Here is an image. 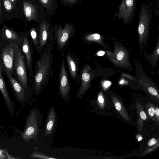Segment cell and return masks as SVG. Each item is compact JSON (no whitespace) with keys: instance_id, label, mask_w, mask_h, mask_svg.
<instances>
[{"instance_id":"4","label":"cell","mask_w":159,"mask_h":159,"mask_svg":"<svg viewBox=\"0 0 159 159\" xmlns=\"http://www.w3.org/2000/svg\"><path fill=\"white\" fill-rule=\"evenodd\" d=\"M137 0H122L117 7L118 11L114 17L122 20L125 24L130 23L133 20L136 8Z\"/></svg>"},{"instance_id":"26","label":"cell","mask_w":159,"mask_h":159,"mask_svg":"<svg viewBox=\"0 0 159 159\" xmlns=\"http://www.w3.org/2000/svg\"><path fill=\"white\" fill-rule=\"evenodd\" d=\"M157 142V140L154 138H152L148 141V145L149 147H151L156 143Z\"/></svg>"},{"instance_id":"34","label":"cell","mask_w":159,"mask_h":159,"mask_svg":"<svg viewBox=\"0 0 159 159\" xmlns=\"http://www.w3.org/2000/svg\"><path fill=\"white\" fill-rule=\"evenodd\" d=\"M1 1L0 0V16H1V15H2V11L1 10Z\"/></svg>"},{"instance_id":"20","label":"cell","mask_w":159,"mask_h":159,"mask_svg":"<svg viewBox=\"0 0 159 159\" xmlns=\"http://www.w3.org/2000/svg\"><path fill=\"white\" fill-rule=\"evenodd\" d=\"M113 100L114 106L116 110L120 114L122 115V116L124 117V118L127 120L124 114H125V115L127 116H128L126 115L124 113V111H125L124 108L122 107L120 102L117 100L116 101L114 98V99H113Z\"/></svg>"},{"instance_id":"8","label":"cell","mask_w":159,"mask_h":159,"mask_svg":"<svg viewBox=\"0 0 159 159\" xmlns=\"http://www.w3.org/2000/svg\"><path fill=\"white\" fill-rule=\"evenodd\" d=\"M33 43L27 35L22 37V41L20 45L21 50L25 56L27 66L29 75V82L31 83L32 81L33 72L32 70L33 58Z\"/></svg>"},{"instance_id":"22","label":"cell","mask_w":159,"mask_h":159,"mask_svg":"<svg viewBox=\"0 0 159 159\" xmlns=\"http://www.w3.org/2000/svg\"><path fill=\"white\" fill-rule=\"evenodd\" d=\"M3 3L4 7L7 11H11L13 9L14 5L10 0H3Z\"/></svg>"},{"instance_id":"15","label":"cell","mask_w":159,"mask_h":159,"mask_svg":"<svg viewBox=\"0 0 159 159\" xmlns=\"http://www.w3.org/2000/svg\"><path fill=\"white\" fill-rule=\"evenodd\" d=\"M23 9L25 17L28 21H36L38 20L39 15L38 8L30 1H24Z\"/></svg>"},{"instance_id":"14","label":"cell","mask_w":159,"mask_h":159,"mask_svg":"<svg viewBox=\"0 0 159 159\" xmlns=\"http://www.w3.org/2000/svg\"><path fill=\"white\" fill-rule=\"evenodd\" d=\"M2 65L0 61V90L4 98L6 105L10 113L12 114L15 110V106L7 91L2 74Z\"/></svg>"},{"instance_id":"33","label":"cell","mask_w":159,"mask_h":159,"mask_svg":"<svg viewBox=\"0 0 159 159\" xmlns=\"http://www.w3.org/2000/svg\"><path fill=\"white\" fill-rule=\"evenodd\" d=\"M4 150L3 149H2L1 148L0 145V154L2 152H4Z\"/></svg>"},{"instance_id":"23","label":"cell","mask_w":159,"mask_h":159,"mask_svg":"<svg viewBox=\"0 0 159 159\" xmlns=\"http://www.w3.org/2000/svg\"><path fill=\"white\" fill-rule=\"evenodd\" d=\"M148 91L152 95L155 96H158L157 92L154 88L152 87H150L148 89Z\"/></svg>"},{"instance_id":"11","label":"cell","mask_w":159,"mask_h":159,"mask_svg":"<svg viewBox=\"0 0 159 159\" xmlns=\"http://www.w3.org/2000/svg\"><path fill=\"white\" fill-rule=\"evenodd\" d=\"M63 56L62 55L59 77V89L61 95L65 98L69 94L70 85Z\"/></svg>"},{"instance_id":"19","label":"cell","mask_w":159,"mask_h":159,"mask_svg":"<svg viewBox=\"0 0 159 159\" xmlns=\"http://www.w3.org/2000/svg\"><path fill=\"white\" fill-rule=\"evenodd\" d=\"M30 33L35 49L39 54V43L38 30L33 27L30 29Z\"/></svg>"},{"instance_id":"9","label":"cell","mask_w":159,"mask_h":159,"mask_svg":"<svg viewBox=\"0 0 159 159\" xmlns=\"http://www.w3.org/2000/svg\"><path fill=\"white\" fill-rule=\"evenodd\" d=\"M9 43L3 48L2 54L3 67L12 75L13 72L14 57L15 51V42Z\"/></svg>"},{"instance_id":"2","label":"cell","mask_w":159,"mask_h":159,"mask_svg":"<svg viewBox=\"0 0 159 159\" xmlns=\"http://www.w3.org/2000/svg\"><path fill=\"white\" fill-rule=\"evenodd\" d=\"M152 18L151 8L146 4L142 3L140 7L138 29L139 39L141 44L146 41L149 36V28Z\"/></svg>"},{"instance_id":"27","label":"cell","mask_w":159,"mask_h":159,"mask_svg":"<svg viewBox=\"0 0 159 159\" xmlns=\"http://www.w3.org/2000/svg\"><path fill=\"white\" fill-rule=\"evenodd\" d=\"M98 101L100 104H103L104 103V99L102 93L99 94L98 97Z\"/></svg>"},{"instance_id":"37","label":"cell","mask_w":159,"mask_h":159,"mask_svg":"<svg viewBox=\"0 0 159 159\" xmlns=\"http://www.w3.org/2000/svg\"><path fill=\"white\" fill-rule=\"evenodd\" d=\"M17 1L18 0H17Z\"/></svg>"},{"instance_id":"32","label":"cell","mask_w":159,"mask_h":159,"mask_svg":"<svg viewBox=\"0 0 159 159\" xmlns=\"http://www.w3.org/2000/svg\"><path fill=\"white\" fill-rule=\"evenodd\" d=\"M105 52L103 51H99L97 53V55L98 56H102L104 55Z\"/></svg>"},{"instance_id":"24","label":"cell","mask_w":159,"mask_h":159,"mask_svg":"<svg viewBox=\"0 0 159 159\" xmlns=\"http://www.w3.org/2000/svg\"><path fill=\"white\" fill-rule=\"evenodd\" d=\"M124 53L122 51H120L118 52L116 56L117 59L119 61L121 60L124 58Z\"/></svg>"},{"instance_id":"28","label":"cell","mask_w":159,"mask_h":159,"mask_svg":"<svg viewBox=\"0 0 159 159\" xmlns=\"http://www.w3.org/2000/svg\"><path fill=\"white\" fill-rule=\"evenodd\" d=\"M140 116L141 118L143 120H146L147 116L145 112L143 111H141L140 112Z\"/></svg>"},{"instance_id":"29","label":"cell","mask_w":159,"mask_h":159,"mask_svg":"<svg viewBox=\"0 0 159 159\" xmlns=\"http://www.w3.org/2000/svg\"><path fill=\"white\" fill-rule=\"evenodd\" d=\"M63 1L65 2L70 4H73L77 2L78 0H62Z\"/></svg>"},{"instance_id":"16","label":"cell","mask_w":159,"mask_h":159,"mask_svg":"<svg viewBox=\"0 0 159 159\" xmlns=\"http://www.w3.org/2000/svg\"><path fill=\"white\" fill-rule=\"evenodd\" d=\"M2 35V39L4 40L15 42L19 45H20L22 37L19 36L17 33L13 30L4 28L3 30Z\"/></svg>"},{"instance_id":"25","label":"cell","mask_w":159,"mask_h":159,"mask_svg":"<svg viewBox=\"0 0 159 159\" xmlns=\"http://www.w3.org/2000/svg\"><path fill=\"white\" fill-rule=\"evenodd\" d=\"M155 109L153 107H149L148 110L149 115L151 117H153L155 115Z\"/></svg>"},{"instance_id":"30","label":"cell","mask_w":159,"mask_h":159,"mask_svg":"<svg viewBox=\"0 0 159 159\" xmlns=\"http://www.w3.org/2000/svg\"><path fill=\"white\" fill-rule=\"evenodd\" d=\"M155 114L157 116V120H158L159 116V109L157 107L155 109Z\"/></svg>"},{"instance_id":"5","label":"cell","mask_w":159,"mask_h":159,"mask_svg":"<svg viewBox=\"0 0 159 159\" xmlns=\"http://www.w3.org/2000/svg\"><path fill=\"white\" fill-rule=\"evenodd\" d=\"M15 46L14 64L15 70L20 83L25 89H27L28 87V80L24 57L19 45L15 42Z\"/></svg>"},{"instance_id":"13","label":"cell","mask_w":159,"mask_h":159,"mask_svg":"<svg viewBox=\"0 0 159 159\" xmlns=\"http://www.w3.org/2000/svg\"><path fill=\"white\" fill-rule=\"evenodd\" d=\"M67 65L72 79L74 81H79V61L77 58L73 54L68 53L66 56Z\"/></svg>"},{"instance_id":"6","label":"cell","mask_w":159,"mask_h":159,"mask_svg":"<svg viewBox=\"0 0 159 159\" xmlns=\"http://www.w3.org/2000/svg\"><path fill=\"white\" fill-rule=\"evenodd\" d=\"M39 43V54L52 41L54 40L53 30L50 22L45 18L38 29Z\"/></svg>"},{"instance_id":"1","label":"cell","mask_w":159,"mask_h":159,"mask_svg":"<svg viewBox=\"0 0 159 159\" xmlns=\"http://www.w3.org/2000/svg\"><path fill=\"white\" fill-rule=\"evenodd\" d=\"M54 40L44 49L35 63L33 72L32 89L36 93H39L48 84L52 71L53 56L52 50Z\"/></svg>"},{"instance_id":"31","label":"cell","mask_w":159,"mask_h":159,"mask_svg":"<svg viewBox=\"0 0 159 159\" xmlns=\"http://www.w3.org/2000/svg\"><path fill=\"white\" fill-rule=\"evenodd\" d=\"M111 83L109 81H106L105 82L103 86L105 88H107L111 85Z\"/></svg>"},{"instance_id":"21","label":"cell","mask_w":159,"mask_h":159,"mask_svg":"<svg viewBox=\"0 0 159 159\" xmlns=\"http://www.w3.org/2000/svg\"><path fill=\"white\" fill-rule=\"evenodd\" d=\"M30 157L33 158H37L43 159H56V158L50 157L49 156H48L38 152H33L30 156Z\"/></svg>"},{"instance_id":"18","label":"cell","mask_w":159,"mask_h":159,"mask_svg":"<svg viewBox=\"0 0 159 159\" xmlns=\"http://www.w3.org/2000/svg\"><path fill=\"white\" fill-rule=\"evenodd\" d=\"M39 2L40 4L45 9L48 13L52 11H53L54 9L56 8L57 5L56 0H39Z\"/></svg>"},{"instance_id":"12","label":"cell","mask_w":159,"mask_h":159,"mask_svg":"<svg viewBox=\"0 0 159 159\" xmlns=\"http://www.w3.org/2000/svg\"><path fill=\"white\" fill-rule=\"evenodd\" d=\"M4 70L11 83L17 100L19 102L23 103L25 100V88L20 83L12 77L8 70Z\"/></svg>"},{"instance_id":"17","label":"cell","mask_w":159,"mask_h":159,"mask_svg":"<svg viewBox=\"0 0 159 159\" xmlns=\"http://www.w3.org/2000/svg\"><path fill=\"white\" fill-rule=\"evenodd\" d=\"M56 120V114L54 107L50 110L46 123L45 135H50L52 132Z\"/></svg>"},{"instance_id":"35","label":"cell","mask_w":159,"mask_h":159,"mask_svg":"<svg viewBox=\"0 0 159 159\" xmlns=\"http://www.w3.org/2000/svg\"><path fill=\"white\" fill-rule=\"evenodd\" d=\"M142 139V138L141 137H139L138 138V141H141Z\"/></svg>"},{"instance_id":"3","label":"cell","mask_w":159,"mask_h":159,"mask_svg":"<svg viewBox=\"0 0 159 159\" xmlns=\"http://www.w3.org/2000/svg\"><path fill=\"white\" fill-rule=\"evenodd\" d=\"M53 38L59 50L64 49L66 46L70 39L74 34L75 29L70 23H66L62 28L61 23L56 24L53 27Z\"/></svg>"},{"instance_id":"7","label":"cell","mask_w":159,"mask_h":159,"mask_svg":"<svg viewBox=\"0 0 159 159\" xmlns=\"http://www.w3.org/2000/svg\"><path fill=\"white\" fill-rule=\"evenodd\" d=\"M38 129L37 112L35 110H33L30 112L24 129L21 133L23 139L25 142L31 139H36Z\"/></svg>"},{"instance_id":"10","label":"cell","mask_w":159,"mask_h":159,"mask_svg":"<svg viewBox=\"0 0 159 159\" xmlns=\"http://www.w3.org/2000/svg\"><path fill=\"white\" fill-rule=\"evenodd\" d=\"M93 76L90 66L88 64L85 65L79 74V79L81 80V84L77 93L78 97L83 96L89 88Z\"/></svg>"},{"instance_id":"36","label":"cell","mask_w":159,"mask_h":159,"mask_svg":"<svg viewBox=\"0 0 159 159\" xmlns=\"http://www.w3.org/2000/svg\"><path fill=\"white\" fill-rule=\"evenodd\" d=\"M124 83V81L123 80H121L120 82V83L121 84H123Z\"/></svg>"}]
</instances>
